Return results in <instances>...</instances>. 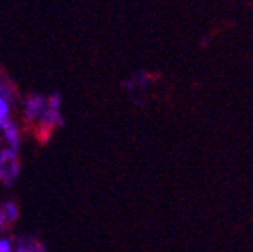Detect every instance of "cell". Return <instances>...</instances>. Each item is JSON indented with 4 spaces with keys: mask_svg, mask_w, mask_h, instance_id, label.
I'll return each instance as SVG.
<instances>
[{
    "mask_svg": "<svg viewBox=\"0 0 253 252\" xmlns=\"http://www.w3.org/2000/svg\"><path fill=\"white\" fill-rule=\"evenodd\" d=\"M8 113H9V107H8L6 99L3 96H0V119H6Z\"/></svg>",
    "mask_w": 253,
    "mask_h": 252,
    "instance_id": "obj_6",
    "label": "cell"
},
{
    "mask_svg": "<svg viewBox=\"0 0 253 252\" xmlns=\"http://www.w3.org/2000/svg\"><path fill=\"white\" fill-rule=\"evenodd\" d=\"M45 104L46 101L39 96V95H33L27 99L25 102V115H27L28 121H36V119H41L42 113L45 110Z\"/></svg>",
    "mask_w": 253,
    "mask_h": 252,
    "instance_id": "obj_2",
    "label": "cell"
},
{
    "mask_svg": "<svg viewBox=\"0 0 253 252\" xmlns=\"http://www.w3.org/2000/svg\"><path fill=\"white\" fill-rule=\"evenodd\" d=\"M16 252H46L45 246L31 237H19L16 242Z\"/></svg>",
    "mask_w": 253,
    "mask_h": 252,
    "instance_id": "obj_4",
    "label": "cell"
},
{
    "mask_svg": "<svg viewBox=\"0 0 253 252\" xmlns=\"http://www.w3.org/2000/svg\"><path fill=\"white\" fill-rule=\"evenodd\" d=\"M19 161L16 152L12 150H2L0 152V181L6 186L14 184L19 176Z\"/></svg>",
    "mask_w": 253,
    "mask_h": 252,
    "instance_id": "obj_1",
    "label": "cell"
},
{
    "mask_svg": "<svg viewBox=\"0 0 253 252\" xmlns=\"http://www.w3.org/2000/svg\"><path fill=\"white\" fill-rule=\"evenodd\" d=\"M0 130H2L3 138L6 140V143L11 146V150H12V152H17V150H19V146H20V138H19V130H17V127L14 125V122L8 119V121L3 124V127L0 129Z\"/></svg>",
    "mask_w": 253,
    "mask_h": 252,
    "instance_id": "obj_3",
    "label": "cell"
},
{
    "mask_svg": "<svg viewBox=\"0 0 253 252\" xmlns=\"http://www.w3.org/2000/svg\"><path fill=\"white\" fill-rule=\"evenodd\" d=\"M0 252H12L11 245H9V242L6 240V238H2V240H0Z\"/></svg>",
    "mask_w": 253,
    "mask_h": 252,
    "instance_id": "obj_8",
    "label": "cell"
},
{
    "mask_svg": "<svg viewBox=\"0 0 253 252\" xmlns=\"http://www.w3.org/2000/svg\"><path fill=\"white\" fill-rule=\"evenodd\" d=\"M11 223L8 221V217L3 209H0V229H6Z\"/></svg>",
    "mask_w": 253,
    "mask_h": 252,
    "instance_id": "obj_7",
    "label": "cell"
},
{
    "mask_svg": "<svg viewBox=\"0 0 253 252\" xmlns=\"http://www.w3.org/2000/svg\"><path fill=\"white\" fill-rule=\"evenodd\" d=\"M2 209L5 210L6 217H8V221H9L11 224L17 220V217H19V210H17V206H16L14 203H12V201H8V203H5Z\"/></svg>",
    "mask_w": 253,
    "mask_h": 252,
    "instance_id": "obj_5",
    "label": "cell"
}]
</instances>
